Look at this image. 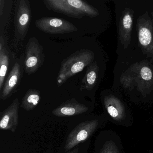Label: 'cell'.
<instances>
[{
	"instance_id": "12",
	"label": "cell",
	"mask_w": 153,
	"mask_h": 153,
	"mask_svg": "<svg viewBox=\"0 0 153 153\" xmlns=\"http://www.w3.org/2000/svg\"><path fill=\"white\" fill-rule=\"evenodd\" d=\"M99 67L97 62L92 63L87 67L86 73L81 81L80 90L91 91L96 85L99 76Z\"/></svg>"
},
{
	"instance_id": "11",
	"label": "cell",
	"mask_w": 153,
	"mask_h": 153,
	"mask_svg": "<svg viewBox=\"0 0 153 153\" xmlns=\"http://www.w3.org/2000/svg\"><path fill=\"white\" fill-rule=\"evenodd\" d=\"M38 27L43 31L51 34L66 33L75 30L73 27L69 24H64L62 20L58 19H51L47 22H41Z\"/></svg>"
},
{
	"instance_id": "19",
	"label": "cell",
	"mask_w": 153,
	"mask_h": 153,
	"mask_svg": "<svg viewBox=\"0 0 153 153\" xmlns=\"http://www.w3.org/2000/svg\"><path fill=\"white\" fill-rule=\"evenodd\" d=\"M152 17L153 18V11L152 12Z\"/></svg>"
},
{
	"instance_id": "13",
	"label": "cell",
	"mask_w": 153,
	"mask_h": 153,
	"mask_svg": "<svg viewBox=\"0 0 153 153\" xmlns=\"http://www.w3.org/2000/svg\"><path fill=\"white\" fill-rule=\"evenodd\" d=\"M137 86L142 92L153 83V73L150 67L146 65H136Z\"/></svg>"
},
{
	"instance_id": "14",
	"label": "cell",
	"mask_w": 153,
	"mask_h": 153,
	"mask_svg": "<svg viewBox=\"0 0 153 153\" xmlns=\"http://www.w3.org/2000/svg\"><path fill=\"white\" fill-rule=\"evenodd\" d=\"M40 99V92L39 90L29 89L22 98L21 108L27 111H30L38 105Z\"/></svg>"
},
{
	"instance_id": "2",
	"label": "cell",
	"mask_w": 153,
	"mask_h": 153,
	"mask_svg": "<svg viewBox=\"0 0 153 153\" xmlns=\"http://www.w3.org/2000/svg\"><path fill=\"white\" fill-rule=\"evenodd\" d=\"M137 28L143 53L153 61V23L147 12L137 19Z\"/></svg>"
},
{
	"instance_id": "9",
	"label": "cell",
	"mask_w": 153,
	"mask_h": 153,
	"mask_svg": "<svg viewBox=\"0 0 153 153\" xmlns=\"http://www.w3.org/2000/svg\"><path fill=\"white\" fill-rule=\"evenodd\" d=\"M88 109L86 105L80 103L76 99L73 98L63 102L54 109L52 113L54 116L63 117L80 115L85 113Z\"/></svg>"
},
{
	"instance_id": "16",
	"label": "cell",
	"mask_w": 153,
	"mask_h": 153,
	"mask_svg": "<svg viewBox=\"0 0 153 153\" xmlns=\"http://www.w3.org/2000/svg\"><path fill=\"white\" fill-rule=\"evenodd\" d=\"M99 153H119V152L115 143L108 141L103 145Z\"/></svg>"
},
{
	"instance_id": "17",
	"label": "cell",
	"mask_w": 153,
	"mask_h": 153,
	"mask_svg": "<svg viewBox=\"0 0 153 153\" xmlns=\"http://www.w3.org/2000/svg\"><path fill=\"white\" fill-rule=\"evenodd\" d=\"M29 20V16L27 13H23L20 17L19 22L21 26H24L27 24Z\"/></svg>"
},
{
	"instance_id": "8",
	"label": "cell",
	"mask_w": 153,
	"mask_h": 153,
	"mask_svg": "<svg viewBox=\"0 0 153 153\" xmlns=\"http://www.w3.org/2000/svg\"><path fill=\"white\" fill-rule=\"evenodd\" d=\"M23 74V67L19 62H17L13 67L8 75L2 89L1 91L0 98L2 100L8 99L18 87Z\"/></svg>"
},
{
	"instance_id": "4",
	"label": "cell",
	"mask_w": 153,
	"mask_h": 153,
	"mask_svg": "<svg viewBox=\"0 0 153 153\" xmlns=\"http://www.w3.org/2000/svg\"><path fill=\"white\" fill-rule=\"evenodd\" d=\"M45 61L43 48L37 39L31 38L25 49L24 67L28 75L33 74L42 66Z\"/></svg>"
},
{
	"instance_id": "15",
	"label": "cell",
	"mask_w": 153,
	"mask_h": 153,
	"mask_svg": "<svg viewBox=\"0 0 153 153\" xmlns=\"http://www.w3.org/2000/svg\"><path fill=\"white\" fill-rule=\"evenodd\" d=\"M9 56L6 48L0 50V91H1L7 75Z\"/></svg>"
},
{
	"instance_id": "10",
	"label": "cell",
	"mask_w": 153,
	"mask_h": 153,
	"mask_svg": "<svg viewBox=\"0 0 153 153\" xmlns=\"http://www.w3.org/2000/svg\"><path fill=\"white\" fill-rule=\"evenodd\" d=\"M103 104L109 115L114 120L120 121L125 117V108L121 101L113 95H107L103 99Z\"/></svg>"
},
{
	"instance_id": "7",
	"label": "cell",
	"mask_w": 153,
	"mask_h": 153,
	"mask_svg": "<svg viewBox=\"0 0 153 153\" xmlns=\"http://www.w3.org/2000/svg\"><path fill=\"white\" fill-rule=\"evenodd\" d=\"M134 17V11L129 8H126L122 12L119 20V37L125 48H127L131 42Z\"/></svg>"
},
{
	"instance_id": "18",
	"label": "cell",
	"mask_w": 153,
	"mask_h": 153,
	"mask_svg": "<svg viewBox=\"0 0 153 153\" xmlns=\"http://www.w3.org/2000/svg\"><path fill=\"white\" fill-rule=\"evenodd\" d=\"M79 149H80V148H79V146H77V147H75L74 149L72 150V151L66 152V153H78Z\"/></svg>"
},
{
	"instance_id": "3",
	"label": "cell",
	"mask_w": 153,
	"mask_h": 153,
	"mask_svg": "<svg viewBox=\"0 0 153 153\" xmlns=\"http://www.w3.org/2000/svg\"><path fill=\"white\" fill-rule=\"evenodd\" d=\"M99 125L98 120H86L77 125L69 134L65 145L66 152L88 140L95 132Z\"/></svg>"
},
{
	"instance_id": "6",
	"label": "cell",
	"mask_w": 153,
	"mask_h": 153,
	"mask_svg": "<svg viewBox=\"0 0 153 153\" xmlns=\"http://www.w3.org/2000/svg\"><path fill=\"white\" fill-rule=\"evenodd\" d=\"M55 8L72 13H80L95 15L98 12L81 0H48Z\"/></svg>"
},
{
	"instance_id": "5",
	"label": "cell",
	"mask_w": 153,
	"mask_h": 153,
	"mask_svg": "<svg viewBox=\"0 0 153 153\" xmlns=\"http://www.w3.org/2000/svg\"><path fill=\"white\" fill-rule=\"evenodd\" d=\"M19 102L18 98L13 100L11 104L1 112L0 128L2 130L16 132L19 123Z\"/></svg>"
},
{
	"instance_id": "1",
	"label": "cell",
	"mask_w": 153,
	"mask_h": 153,
	"mask_svg": "<svg viewBox=\"0 0 153 153\" xmlns=\"http://www.w3.org/2000/svg\"><path fill=\"white\" fill-rule=\"evenodd\" d=\"M95 54L93 51L81 49L64 59L57 77V86L63 85L70 77L83 71L93 62Z\"/></svg>"
}]
</instances>
